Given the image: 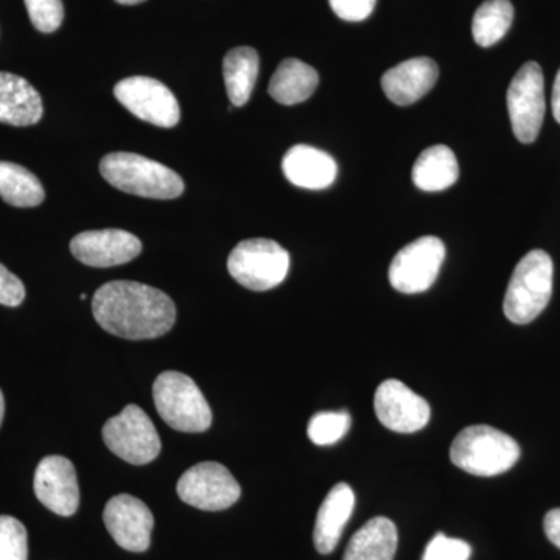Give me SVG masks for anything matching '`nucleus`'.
I'll list each match as a JSON object with an SVG mask.
<instances>
[{
	"label": "nucleus",
	"mask_w": 560,
	"mask_h": 560,
	"mask_svg": "<svg viewBox=\"0 0 560 560\" xmlns=\"http://www.w3.org/2000/svg\"><path fill=\"white\" fill-rule=\"evenodd\" d=\"M92 313L102 329L125 340H153L175 326V302L164 291L114 280L95 291Z\"/></svg>",
	"instance_id": "f257e3e1"
},
{
	"label": "nucleus",
	"mask_w": 560,
	"mask_h": 560,
	"mask_svg": "<svg viewBox=\"0 0 560 560\" xmlns=\"http://www.w3.org/2000/svg\"><path fill=\"white\" fill-rule=\"evenodd\" d=\"M101 173L110 186L151 200H175L184 191L178 173L136 153H110L101 161Z\"/></svg>",
	"instance_id": "f03ea898"
},
{
	"label": "nucleus",
	"mask_w": 560,
	"mask_h": 560,
	"mask_svg": "<svg viewBox=\"0 0 560 560\" xmlns=\"http://www.w3.org/2000/svg\"><path fill=\"white\" fill-rule=\"evenodd\" d=\"M521 458V445L510 434L489 425H471L453 441L451 459L475 477H497Z\"/></svg>",
	"instance_id": "7ed1b4c3"
},
{
	"label": "nucleus",
	"mask_w": 560,
	"mask_h": 560,
	"mask_svg": "<svg viewBox=\"0 0 560 560\" xmlns=\"http://www.w3.org/2000/svg\"><path fill=\"white\" fill-rule=\"evenodd\" d=\"M551 257L541 249L526 254L510 280L504 296V315L514 324H529L547 308L552 294Z\"/></svg>",
	"instance_id": "20e7f679"
},
{
	"label": "nucleus",
	"mask_w": 560,
	"mask_h": 560,
	"mask_svg": "<svg viewBox=\"0 0 560 560\" xmlns=\"http://www.w3.org/2000/svg\"><path fill=\"white\" fill-rule=\"evenodd\" d=\"M153 399L164 422L183 433H205L212 425V411L201 389L189 375L165 371L154 381Z\"/></svg>",
	"instance_id": "39448f33"
},
{
	"label": "nucleus",
	"mask_w": 560,
	"mask_h": 560,
	"mask_svg": "<svg viewBox=\"0 0 560 560\" xmlns=\"http://www.w3.org/2000/svg\"><path fill=\"white\" fill-rule=\"evenodd\" d=\"M228 270L245 289H276L289 275L290 254L270 238H249L232 249Z\"/></svg>",
	"instance_id": "423d86ee"
},
{
	"label": "nucleus",
	"mask_w": 560,
	"mask_h": 560,
	"mask_svg": "<svg viewBox=\"0 0 560 560\" xmlns=\"http://www.w3.org/2000/svg\"><path fill=\"white\" fill-rule=\"evenodd\" d=\"M103 441L114 455L143 466L160 456L162 444L156 427L138 405H128L102 430Z\"/></svg>",
	"instance_id": "0eeeda50"
},
{
	"label": "nucleus",
	"mask_w": 560,
	"mask_h": 560,
	"mask_svg": "<svg viewBox=\"0 0 560 560\" xmlns=\"http://www.w3.org/2000/svg\"><path fill=\"white\" fill-rule=\"evenodd\" d=\"M445 259V245L433 235L401 248L389 267V282L404 294L423 293L436 282Z\"/></svg>",
	"instance_id": "6e6552de"
},
{
	"label": "nucleus",
	"mask_w": 560,
	"mask_h": 560,
	"mask_svg": "<svg viewBox=\"0 0 560 560\" xmlns=\"http://www.w3.org/2000/svg\"><path fill=\"white\" fill-rule=\"evenodd\" d=\"M179 499L201 511H224L242 495L241 485L223 464L200 463L184 471L176 486Z\"/></svg>",
	"instance_id": "1a4fd4ad"
},
{
	"label": "nucleus",
	"mask_w": 560,
	"mask_h": 560,
	"mask_svg": "<svg viewBox=\"0 0 560 560\" xmlns=\"http://www.w3.org/2000/svg\"><path fill=\"white\" fill-rule=\"evenodd\" d=\"M512 131L522 143H533L545 117V80L537 62L523 65L508 90Z\"/></svg>",
	"instance_id": "9d476101"
},
{
	"label": "nucleus",
	"mask_w": 560,
	"mask_h": 560,
	"mask_svg": "<svg viewBox=\"0 0 560 560\" xmlns=\"http://www.w3.org/2000/svg\"><path fill=\"white\" fill-rule=\"evenodd\" d=\"M114 95L125 108L147 124L161 128L178 125L179 103L161 81L150 77H130L114 86Z\"/></svg>",
	"instance_id": "9b49d317"
},
{
	"label": "nucleus",
	"mask_w": 560,
	"mask_h": 560,
	"mask_svg": "<svg viewBox=\"0 0 560 560\" xmlns=\"http://www.w3.org/2000/svg\"><path fill=\"white\" fill-rule=\"evenodd\" d=\"M374 408L383 427L401 434L425 429L431 416L429 401L399 381H386L378 386Z\"/></svg>",
	"instance_id": "f8f14e48"
},
{
	"label": "nucleus",
	"mask_w": 560,
	"mask_h": 560,
	"mask_svg": "<svg viewBox=\"0 0 560 560\" xmlns=\"http://www.w3.org/2000/svg\"><path fill=\"white\" fill-rule=\"evenodd\" d=\"M103 522L116 544L124 550L143 552L149 550L154 517L142 500L136 497H113L103 512Z\"/></svg>",
	"instance_id": "ddd939ff"
},
{
	"label": "nucleus",
	"mask_w": 560,
	"mask_h": 560,
	"mask_svg": "<svg viewBox=\"0 0 560 560\" xmlns=\"http://www.w3.org/2000/svg\"><path fill=\"white\" fill-rule=\"evenodd\" d=\"M70 253L88 267L109 268L135 260L142 253V243L127 231H86L72 238Z\"/></svg>",
	"instance_id": "4468645a"
},
{
	"label": "nucleus",
	"mask_w": 560,
	"mask_h": 560,
	"mask_svg": "<svg viewBox=\"0 0 560 560\" xmlns=\"http://www.w3.org/2000/svg\"><path fill=\"white\" fill-rule=\"evenodd\" d=\"M35 493L47 510L70 517L80 506V488L73 464L65 456H47L35 471Z\"/></svg>",
	"instance_id": "2eb2a0df"
},
{
	"label": "nucleus",
	"mask_w": 560,
	"mask_h": 560,
	"mask_svg": "<svg viewBox=\"0 0 560 560\" xmlns=\"http://www.w3.org/2000/svg\"><path fill=\"white\" fill-rule=\"evenodd\" d=\"M440 79V68L431 58H411L386 70L382 88L386 97L399 106L412 105L433 90Z\"/></svg>",
	"instance_id": "dca6fc26"
},
{
	"label": "nucleus",
	"mask_w": 560,
	"mask_h": 560,
	"mask_svg": "<svg viewBox=\"0 0 560 560\" xmlns=\"http://www.w3.org/2000/svg\"><path fill=\"white\" fill-rule=\"evenodd\" d=\"M282 171L293 186L323 190L337 179L338 165L326 151L311 145H294L283 156Z\"/></svg>",
	"instance_id": "f3484780"
},
{
	"label": "nucleus",
	"mask_w": 560,
	"mask_h": 560,
	"mask_svg": "<svg viewBox=\"0 0 560 560\" xmlns=\"http://www.w3.org/2000/svg\"><path fill=\"white\" fill-rule=\"evenodd\" d=\"M355 493L346 482H338L327 493L316 517L313 541L320 555H330L340 544L342 530L352 517Z\"/></svg>",
	"instance_id": "a211bd4d"
},
{
	"label": "nucleus",
	"mask_w": 560,
	"mask_h": 560,
	"mask_svg": "<svg viewBox=\"0 0 560 560\" xmlns=\"http://www.w3.org/2000/svg\"><path fill=\"white\" fill-rule=\"evenodd\" d=\"M39 92L27 80L10 72H0V124L32 127L43 119Z\"/></svg>",
	"instance_id": "6ab92c4d"
},
{
	"label": "nucleus",
	"mask_w": 560,
	"mask_h": 560,
	"mask_svg": "<svg viewBox=\"0 0 560 560\" xmlns=\"http://www.w3.org/2000/svg\"><path fill=\"white\" fill-rule=\"evenodd\" d=\"M318 83L316 69L296 58H287L276 69L268 92L280 105H298L312 97Z\"/></svg>",
	"instance_id": "aec40b11"
},
{
	"label": "nucleus",
	"mask_w": 560,
	"mask_h": 560,
	"mask_svg": "<svg viewBox=\"0 0 560 560\" xmlns=\"http://www.w3.org/2000/svg\"><path fill=\"white\" fill-rule=\"evenodd\" d=\"M397 544L396 525L389 518L375 517L353 534L342 560H394Z\"/></svg>",
	"instance_id": "412c9836"
},
{
	"label": "nucleus",
	"mask_w": 560,
	"mask_h": 560,
	"mask_svg": "<svg viewBox=\"0 0 560 560\" xmlns=\"http://www.w3.org/2000/svg\"><path fill=\"white\" fill-rule=\"evenodd\" d=\"M459 178V165L448 147L433 145L423 150L412 167V183L423 191H442Z\"/></svg>",
	"instance_id": "4be33fe9"
},
{
	"label": "nucleus",
	"mask_w": 560,
	"mask_h": 560,
	"mask_svg": "<svg viewBox=\"0 0 560 560\" xmlns=\"http://www.w3.org/2000/svg\"><path fill=\"white\" fill-rule=\"evenodd\" d=\"M260 58L253 47H235L223 60V77L232 106L241 108L249 102L259 77Z\"/></svg>",
	"instance_id": "5701e85b"
},
{
	"label": "nucleus",
	"mask_w": 560,
	"mask_h": 560,
	"mask_svg": "<svg viewBox=\"0 0 560 560\" xmlns=\"http://www.w3.org/2000/svg\"><path fill=\"white\" fill-rule=\"evenodd\" d=\"M0 197L13 208H36L46 198V191L31 171L0 161Z\"/></svg>",
	"instance_id": "b1692460"
},
{
	"label": "nucleus",
	"mask_w": 560,
	"mask_h": 560,
	"mask_svg": "<svg viewBox=\"0 0 560 560\" xmlns=\"http://www.w3.org/2000/svg\"><path fill=\"white\" fill-rule=\"evenodd\" d=\"M514 7L510 0H486L471 21V35L480 47L495 46L510 32Z\"/></svg>",
	"instance_id": "393cba45"
},
{
	"label": "nucleus",
	"mask_w": 560,
	"mask_h": 560,
	"mask_svg": "<svg viewBox=\"0 0 560 560\" xmlns=\"http://www.w3.org/2000/svg\"><path fill=\"white\" fill-rule=\"evenodd\" d=\"M350 429V416L346 411H323L308 422V438L315 445L327 447L337 444Z\"/></svg>",
	"instance_id": "a878e982"
},
{
	"label": "nucleus",
	"mask_w": 560,
	"mask_h": 560,
	"mask_svg": "<svg viewBox=\"0 0 560 560\" xmlns=\"http://www.w3.org/2000/svg\"><path fill=\"white\" fill-rule=\"evenodd\" d=\"M27 559V529L18 518L0 515V560Z\"/></svg>",
	"instance_id": "bb28decb"
},
{
	"label": "nucleus",
	"mask_w": 560,
	"mask_h": 560,
	"mask_svg": "<svg viewBox=\"0 0 560 560\" xmlns=\"http://www.w3.org/2000/svg\"><path fill=\"white\" fill-rule=\"evenodd\" d=\"M33 27L40 33H54L65 20L61 0H24Z\"/></svg>",
	"instance_id": "cd10ccee"
},
{
	"label": "nucleus",
	"mask_w": 560,
	"mask_h": 560,
	"mask_svg": "<svg viewBox=\"0 0 560 560\" xmlns=\"http://www.w3.org/2000/svg\"><path fill=\"white\" fill-rule=\"evenodd\" d=\"M470 556L471 547L467 541L436 534L427 545L422 560H469Z\"/></svg>",
	"instance_id": "c85d7f7f"
},
{
	"label": "nucleus",
	"mask_w": 560,
	"mask_h": 560,
	"mask_svg": "<svg viewBox=\"0 0 560 560\" xmlns=\"http://www.w3.org/2000/svg\"><path fill=\"white\" fill-rule=\"evenodd\" d=\"M377 0H329L331 10L342 21L360 22L368 20Z\"/></svg>",
	"instance_id": "c756f323"
},
{
	"label": "nucleus",
	"mask_w": 560,
	"mask_h": 560,
	"mask_svg": "<svg viewBox=\"0 0 560 560\" xmlns=\"http://www.w3.org/2000/svg\"><path fill=\"white\" fill-rule=\"evenodd\" d=\"M24 300V283L9 268L0 264V304L7 305V307H18Z\"/></svg>",
	"instance_id": "7c9ffc66"
},
{
	"label": "nucleus",
	"mask_w": 560,
	"mask_h": 560,
	"mask_svg": "<svg viewBox=\"0 0 560 560\" xmlns=\"http://www.w3.org/2000/svg\"><path fill=\"white\" fill-rule=\"evenodd\" d=\"M544 528L548 540L560 550V508L551 510L545 515Z\"/></svg>",
	"instance_id": "2f4dec72"
},
{
	"label": "nucleus",
	"mask_w": 560,
	"mask_h": 560,
	"mask_svg": "<svg viewBox=\"0 0 560 560\" xmlns=\"http://www.w3.org/2000/svg\"><path fill=\"white\" fill-rule=\"evenodd\" d=\"M551 106L555 119L560 124V69L558 75H556L555 86H552Z\"/></svg>",
	"instance_id": "473e14b6"
},
{
	"label": "nucleus",
	"mask_w": 560,
	"mask_h": 560,
	"mask_svg": "<svg viewBox=\"0 0 560 560\" xmlns=\"http://www.w3.org/2000/svg\"><path fill=\"white\" fill-rule=\"evenodd\" d=\"M3 415H5V399H3L2 390H0V425H2Z\"/></svg>",
	"instance_id": "72a5a7b5"
},
{
	"label": "nucleus",
	"mask_w": 560,
	"mask_h": 560,
	"mask_svg": "<svg viewBox=\"0 0 560 560\" xmlns=\"http://www.w3.org/2000/svg\"><path fill=\"white\" fill-rule=\"evenodd\" d=\"M117 3H121V5H138V3L145 2V0H116Z\"/></svg>",
	"instance_id": "f704fd0d"
}]
</instances>
